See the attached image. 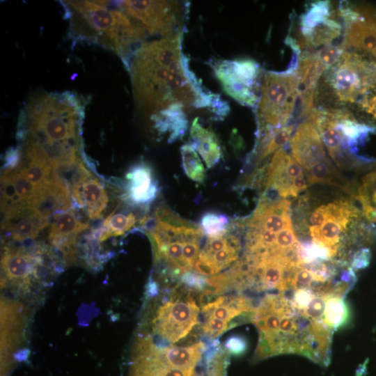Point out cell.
Listing matches in <instances>:
<instances>
[{
  "label": "cell",
  "instance_id": "6da1fadb",
  "mask_svg": "<svg viewBox=\"0 0 376 376\" xmlns=\"http://www.w3.org/2000/svg\"><path fill=\"white\" fill-rule=\"evenodd\" d=\"M183 33L143 42L135 52L129 70L137 108L150 118L175 107L207 108L226 116L228 104L206 91L191 70L182 52Z\"/></svg>",
  "mask_w": 376,
  "mask_h": 376
},
{
  "label": "cell",
  "instance_id": "7a4b0ae2",
  "mask_svg": "<svg viewBox=\"0 0 376 376\" xmlns=\"http://www.w3.org/2000/svg\"><path fill=\"white\" fill-rule=\"evenodd\" d=\"M63 4L75 39L113 50L130 68L133 55L148 33L139 23L125 14L116 1H68Z\"/></svg>",
  "mask_w": 376,
  "mask_h": 376
},
{
  "label": "cell",
  "instance_id": "3957f363",
  "mask_svg": "<svg viewBox=\"0 0 376 376\" xmlns=\"http://www.w3.org/2000/svg\"><path fill=\"white\" fill-rule=\"evenodd\" d=\"M298 86L297 70L265 73L257 104V117L260 130L265 132L267 138L284 127L292 116L299 97Z\"/></svg>",
  "mask_w": 376,
  "mask_h": 376
},
{
  "label": "cell",
  "instance_id": "277c9868",
  "mask_svg": "<svg viewBox=\"0 0 376 376\" xmlns=\"http://www.w3.org/2000/svg\"><path fill=\"white\" fill-rule=\"evenodd\" d=\"M128 376H226V362L220 350L195 367L168 364L150 338L136 345Z\"/></svg>",
  "mask_w": 376,
  "mask_h": 376
},
{
  "label": "cell",
  "instance_id": "5b68a950",
  "mask_svg": "<svg viewBox=\"0 0 376 376\" xmlns=\"http://www.w3.org/2000/svg\"><path fill=\"white\" fill-rule=\"evenodd\" d=\"M327 81L341 102L361 100L376 87V64L345 52L327 73Z\"/></svg>",
  "mask_w": 376,
  "mask_h": 376
},
{
  "label": "cell",
  "instance_id": "8992f818",
  "mask_svg": "<svg viewBox=\"0 0 376 376\" xmlns=\"http://www.w3.org/2000/svg\"><path fill=\"white\" fill-rule=\"evenodd\" d=\"M224 91L238 103L257 106L259 101L260 65L251 58L218 60L212 64Z\"/></svg>",
  "mask_w": 376,
  "mask_h": 376
},
{
  "label": "cell",
  "instance_id": "52a82bcc",
  "mask_svg": "<svg viewBox=\"0 0 376 376\" xmlns=\"http://www.w3.org/2000/svg\"><path fill=\"white\" fill-rule=\"evenodd\" d=\"M118 6L148 34L167 37L182 31V10L175 1H118Z\"/></svg>",
  "mask_w": 376,
  "mask_h": 376
},
{
  "label": "cell",
  "instance_id": "ba28073f",
  "mask_svg": "<svg viewBox=\"0 0 376 376\" xmlns=\"http://www.w3.org/2000/svg\"><path fill=\"white\" fill-rule=\"evenodd\" d=\"M198 314L199 307L190 295L171 298L158 308L153 331L169 343H176L198 323Z\"/></svg>",
  "mask_w": 376,
  "mask_h": 376
},
{
  "label": "cell",
  "instance_id": "9c48e42d",
  "mask_svg": "<svg viewBox=\"0 0 376 376\" xmlns=\"http://www.w3.org/2000/svg\"><path fill=\"white\" fill-rule=\"evenodd\" d=\"M266 187L285 199L297 196L307 187L303 169L283 148L276 151L272 157L267 169Z\"/></svg>",
  "mask_w": 376,
  "mask_h": 376
},
{
  "label": "cell",
  "instance_id": "30bf717a",
  "mask_svg": "<svg viewBox=\"0 0 376 376\" xmlns=\"http://www.w3.org/2000/svg\"><path fill=\"white\" fill-rule=\"evenodd\" d=\"M327 205V216L324 221L309 233L313 242L327 248L332 258L338 252L341 235L350 221L359 217L361 213L347 201H336Z\"/></svg>",
  "mask_w": 376,
  "mask_h": 376
},
{
  "label": "cell",
  "instance_id": "8fae6325",
  "mask_svg": "<svg viewBox=\"0 0 376 376\" xmlns=\"http://www.w3.org/2000/svg\"><path fill=\"white\" fill-rule=\"evenodd\" d=\"M42 264L40 256L22 249L6 248L1 256L3 282L10 283L17 290H28L38 277V267Z\"/></svg>",
  "mask_w": 376,
  "mask_h": 376
},
{
  "label": "cell",
  "instance_id": "7c38bea8",
  "mask_svg": "<svg viewBox=\"0 0 376 376\" xmlns=\"http://www.w3.org/2000/svg\"><path fill=\"white\" fill-rule=\"evenodd\" d=\"M292 157L305 171L315 165L330 162L327 157L321 137L313 124L308 121L300 123L290 139Z\"/></svg>",
  "mask_w": 376,
  "mask_h": 376
},
{
  "label": "cell",
  "instance_id": "4fadbf2b",
  "mask_svg": "<svg viewBox=\"0 0 376 376\" xmlns=\"http://www.w3.org/2000/svg\"><path fill=\"white\" fill-rule=\"evenodd\" d=\"M26 313L22 305L12 300L1 301V366H8V359L24 338Z\"/></svg>",
  "mask_w": 376,
  "mask_h": 376
},
{
  "label": "cell",
  "instance_id": "5bb4252c",
  "mask_svg": "<svg viewBox=\"0 0 376 376\" xmlns=\"http://www.w3.org/2000/svg\"><path fill=\"white\" fill-rule=\"evenodd\" d=\"M1 228L9 233L15 241L34 239L47 226L48 219L40 215L26 204H22L3 212Z\"/></svg>",
  "mask_w": 376,
  "mask_h": 376
},
{
  "label": "cell",
  "instance_id": "9a60e30c",
  "mask_svg": "<svg viewBox=\"0 0 376 376\" xmlns=\"http://www.w3.org/2000/svg\"><path fill=\"white\" fill-rule=\"evenodd\" d=\"M87 227L88 225L81 222L72 210H67L54 216L49 240L63 253L67 264H70L75 260L76 236Z\"/></svg>",
  "mask_w": 376,
  "mask_h": 376
},
{
  "label": "cell",
  "instance_id": "2e32d148",
  "mask_svg": "<svg viewBox=\"0 0 376 376\" xmlns=\"http://www.w3.org/2000/svg\"><path fill=\"white\" fill-rule=\"evenodd\" d=\"M71 205L69 188L52 176L45 186L36 191L28 204L33 211L47 219L69 210Z\"/></svg>",
  "mask_w": 376,
  "mask_h": 376
},
{
  "label": "cell",
  "instance_id": "e0dca14e",
  "mask_svg": "<svg viewBox=\"0 0 376 376\" xmlns=\"http://www.w3.org/2000/svg\"><path fill=\"white\" fill-rule=\"evenodd\" d=\"M325 70L315 54H306L299 58L297 73L299 78V98L301 114L311 115L313 108V96L317 82Z\"/></svg>",
  "mask_w": 376,
  "mask_h": 376
},
{
  "label": "cell",
  "instance_id": "ac0fdd59",
  "mask_svg": "<svg viewBox=\"0 0 376 376\" xmlns=\"http://www.w3.org/2000/svg\"><path fill=\"white\" fill-rule=\"evenodd\" d=\"M72 197L81 207H86L91 219L101 217L106 207L108 198L102 184L96 178H90L71 190Z\"/></svg>",
  "mask_w": 376,
  "mask_h": 376
},
{
  "label": "cell",
  "instance_id": "d6986e66",
  "mask_svg": "<svg viewBox=\"0 0 376 376\" xmlns=\"http://www.w3.org/2000/svg\"><path fill=\"white\" fill-rule=\"evenodd\" d=\"M249 300L242 295L219 296L202 306L203 318H214L226 323L244 313L253 311Z\"/></svg>",
  "mask_w": 376,
  "mask_h": 376
},
{
  "label": "cell",
  "instance_id": "ffe728a7",
  "mask_svg": "<svg viewBox=\"0 0 376 376\" xmlns=\"http://www.w3.org/2000/svg\"><path fill=\"white\" fill-rule=\"evenodd\" d=\"M310 118L327 148L330 157L338 166H342L343 152L340 137L335 127L330 111L314 109Z\"/></svg>",
  "mask_w": 376,
  "mask_h": 376
},
{
  "label": "cell",
  "instance_id": "44dd1931",
  "mask_svg": "<svg viewBox=\"0 0 376 376\" xmlns=\"http://www.w3.org/2000/svg\"><path fill=\"white\" fill-rule=\"evenodd\" d=\"M191 146L196 149L205 161L207 167L211 168L220 159L221 150L215 134L203 127L198 118L192 122L190 132Z\"/></svg>",
  "mask_w": 376,
  "mask_h": 376
},
{
  "label": "cell",
  "instance_id": "7402d4cb",
  "mask_svg": "<svg viewBox=\"0 0 376 376\" xmlns=\"http://www.w3.org/2000/svg\"><path fill=\"white\" fill-rule=\"evenodd\" d=\"M185 111L182 107H173L151 116L150 120L159 133H169L168 142L173 143L182 138L188 128Z\"/></svg>",
  "mask_w": 376,
  "mask_h": 376
},
{
  "label": "cell",
  "instance_id": "603a6c76",
  "mask_svg": "<svg viewBox=\"0 0 376 376\" xmlns=\"http://www.w3.org/2000/svg\"><path fill=\"white\" fill-rule=\"evenodd\" d=\"M52 173L70 191L92 177L78 157L54 166Z\"/></svg>",
  "mask_w": 376,
  "mask_h": 376
},
{
  "label": "cell",
  "instance_id": "cb8c5ba5",
  "mask_svg": "<svg viewBox=\"0 0 376 376\" xmlns=\"http://www.w3.org/2000/svg\"><path fill=\"white\" fill-rule=\"evenodd\" d=\"M127 177L131 180L130 196L134 202L146 203L155 198L157 189L152 184L151 174L148 167L137 166Z\"/></svg>",
  "mask_w": 376,
  "mask_h": 376
},
{
  "label": "cell",
  "instance_id": "d4e9b609",
  "mask_svg": "<svg viewBox=\"0 0 376 376\" xmlns=\"http://www.w3.org/2000/svg\"><path fill=\"white\" fill-rule=\"evenodd\" d=\"M354 197L361 204L362 214L366 221L376 227V169L363 178Z\"/></svg>",
  "mask_w": 376,
  "mask_h": 376
},
{
  "label": "cell",
  "instance_id": "484cf974",
  "mask_svg": "<svg viewBox=\"0 0 376 376\" xmlns=\"http://www.w3.org/2000/svg\"><path fill=\"white\" fill-rule=\"evenodd\" d=\"M331 16L330 3L328 1H317L311 3L300 15V31L306 39L317 28L323 25Z\"/></svg>",
  "mask_w": 376,
  "mask_h": 376
},
{
  "label": "cell",
  "instance_id": "4316f807",
  "mask_svg": "<svg viewBox=\"0 0 376 376\" xmlns=\"http://www.w3.org/2000/svg\"><path fill=\"white\" fill-rule=\"evenodd\" d=\"M350 319V310L344 297L328 295L322 323L332 331L343 327Z\"/></svg>",
  "mask_w": 376,
  "mask_h": 376
},
{
  "label": "cell",
  "instance_id": "83f0119b",
  "mask_svg": "<svg viewBox=\"0 0 376 376\" xmlns=\"http://www.w3.org/2000/svg\"><path fill=\"white\" fill-rule=\"evenodd\" d=\"M26 159L28 164L23 169L36 192L49 182L52 168L47 160L38 156L26 154Z\"/></svg>",
  "mask_w": 376,
  "mask_h": 376
},
{
  "label": "cell",
  "instance_id": "f1b7e54d",
  "mask_svg": "<svg viewBox=\"0 0 376 376\" xmlns=\"http://www.w3.org/2000/svg\"><path fill=\"white\" fill-rule=\"evenodd\" d=\"M135 223L136 218L132 214H110L104 220L103 228L100 232L99 239L104 241L111 236L123 235L134 226Z\"/></svg>",
  "mask_w": 376,
  "mask_h": 376
},
{
  "label": "cell",
  "instance_id": "f546056e",
  "mask_svg": "<svg viewBox=\"0 0 376 376\" xmlns=\"http://www.w3.org/2000/svg\"><path fill=\"white\" fill-rule=\"evenodd\" d=\"M182 166L186 175L192 180L203 182L205 177V169L195 149L189 144L183 145L181 148Z\"/></svg>",
  "mask_w": 376,
  "mask_h": 376
},
{
  "label": "cell",
  "instance_id": "4dcf8cb0",
  "mask_svg": "<svg viewBox=\"0 0 376 376\" xmlns=\"http://www.w3.org/2000/svg\"><path fill=\"white\" fill-rule=\"evenodd\" d=\"M13 186L20 201L28 205L33 198L35 189L26 178L23 167L10 171Z\"/></svg>",
  "mask_w": 376,
  "mask_h": 376
},
{
  "label": "cell",
  "instance_id": "1f68e13d",
  "mask_svg": "<svg viewBox=\"0 0 376 376\" xmlns=\"http://www.w3.org/2000/svg\"><path fill=\"white\" fill-rule=\"evenodd\" d=\"M328 295L313 292L305 307L299 313L310 322L322 323Z\"/></svg>",
  "mask_w": 376,
  "mask_h": 376
},
{
  "label": "cell",
  "instance_id": "d6a6232c",
  "mask_svg": "<svg viewBox=\"0 0 376 376\" xmlns=\"http://www.w3.org/2000/svg\"><path fill=\"white\" fill-rule=\"evenodd\" d=\"M295 126L293 125L284 126L275 130L268 138L261 152L260 159H263L274 152L282 148L291 137Z\"/></svg>",
  "mask_w": 376,
  "mask_h": 376
},
{
  "label": "cell",
  "instance_id": "836d02e7",
  "mask_svg": "<svg viewBox=\"0 0 376 376\" xmlns=\"http://www.w3.org/2000/svg\"><path fill=\"white\" fill-rule=\"evenodd\" d=\"M201 226L208 237L221 236L227 232L228 219L225 215L209 212L203 216Z\"/></svg>",
  "mask_w": 376,
  "mask_h": 376
},
{
  "label": "cell",
  "instance_id": "e575fe53",
  "mask_svg": "<svg viewBox=\"0 0 376 376\" xmlns=\"http://www.w3.org/2000/svg\"><path fill=\"white\" fill-rule=\"evenodd\" d=\"M240 249V242L239 241L215 252L210 256L205 255L201 251L200 252L211 260L220 270H222L237 259Z\"/></svg>",
  "mask_w": 376,
  "mask_h": 376
},
{
  "label": "cell",
  "instance_id": "d590c367",
  "mask_svg": "<svg viewBox=\"0 0 376 376\" xmlns=\"http://www.w3.org/2000/svg\"><path fill=\"white\" fill-rule=\"evenodd\" d=\"M344 52L342 45L329 44L321 47L315 55L324 70H328L339 61Z\"/></svg>",
  "mask_w": 376,
  "mask_h": 376
},
{
  "label": "cell",
  "instance_id": "8d00e7d4",
  "mask_svg": "<svg viewBox=\"0 0 376 376\" xmlns=\"http://www.w3.org/2000/svg\"><path fill=\"white\" fill-rule=\"evenodd\" d=\"M239 241L240 240L237 237L234 235H226V233L218 237H207L206 244L201 252L210 256L215 252Z\"/></svg>",
  "mask_w": 376,
  "mask_h": 376
},
{
  "label": "cell",
  "instance_id": "74e56055",
  "mask_svg": "<svg viewBox=\"0 0 376 376\" xmlns=\"http://www.w3.org/2000/svg\"><path fill=\"white\" fill-rule=\"evenodd\" d=\"M199 253V240H189L184 242L182 248V258L184 263L189 272L194 266Z\"/></svg>",
  "mask_w": 376,
  "mask_h": 376
},
{
  "label": "cell",
  "instance_id": "f35d334b",
  "mask_svg": "<svg viewBox=\"0 0 376 376\" xmlns=\"http://www.w3.org/2000/svg\"><path fill=\"white\" fill-rule=\"evenodd\" d=\"M228 323L214 318H205L203 323V331L205 335L216 338L228 328Z\"/></svg>",
  "mask_w": 376,
  "mask_h": 376
},
{
  "label": "cell",
  "instance_id": "ab89813d",
  "mask_svg": "<svg viewBox=\"0 0 376 376\" xmlns=\"http://www.w3.org/2000/svg\"><path fill=\"white\" fill-rule=\"evenodd\" d=\"M194 269L196 273L206 276L215 275L221 271L211 260L201 252L194 264Z\"/></svg>",
  "mask_w": 376,
  "mask_h": 376
},
{
  "label": "cell",
  "instance_id": "60d3db41",
  "mask_svg": "<svg viewBox=\"0 0 376 376\" xmlns=\"http://www.w3.org/2000/svg\"><path fill=\"white\" fill-rule=\"evenodd\" d=\"M156 219L175 226H192V225L183 220L171 210L165 207H159L155 212Z\"/></svg>",
  "mask_w": 376,
  "mask_h": 376
},
{
  "label": "cell",
  "instance_id": "b9f144b4",
  "mask_svg": "<svg viewBox=\"0 0 376 376\" xmlns=\"http://www.w3.org/2000/svg\"><path fill=\"white\" fill-rule=\"evenodd\" d=\"M371 252L368 248H363L356 251L352 258L351 267L359 270L366 267L370 260Z\"/></svg>",
  "mask_w": 376,
  "mask_h": 376
},
{
  "label": "cell",
  "instance_id": "7bdbcfd3",
  "mask_svg": "<svg viewBox=\"0 0 376 376\" xmlns=\"http://www.w3.org/2000/svg\"><path fill=\"white\" fill-rule=\"evenodd\" d=\"M226 348L232 353L238 354L242 353L246 347L244 339L235 336L228 339L226 343Z\"/></svg>",
  "mask_w": 376,
  "mask_h": 376
},
{
  "label": "cell",
  "instance_id": "ee69618b",
  "mask_svg": "<svg viewBox=\"0 0 376 376\" xmlns=\"http://www.w3.org/2000/svg\"><path fill=\"white\" fill-rule=\"evenodd\" d=\"M4 168L6 171H13L17 168L20 160V154L18 149L9 150L6 155Z\"/></svg>",
  "mask_w": 376,
  "mask_h": 376
},
{
  "label": "cell",
  "instance_id": "f6af8a7d",
  "mask_svg": "<svg viewBox=\"0 0 376 376\" xmlns=\"http://www.w3.org/2000/svg\"><path fill=\"white\" fill-rule=\"evenodd\" d=\"M361 107L376 120V93L372 96H366L359 101Z\"/></svg>",
  "mask_w": 376,
  "mask_h": 376
}]
</instances>
